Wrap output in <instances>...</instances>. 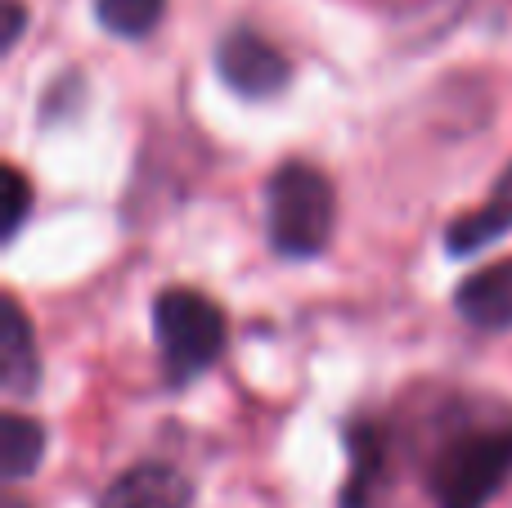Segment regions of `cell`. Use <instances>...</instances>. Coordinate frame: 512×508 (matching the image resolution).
Masks as SVG:
<instances>
[{
	"label": "cell",
	"instance_id": "12",
	"mask_svg": "<svg viewBox=\"0 0 512 508\" xmlns=\"http://www.w3.org/2000/svg\"><path fill=\"white\" fill-rule=\"evenodd\" d=\"M18 32H23V5H18V0H5V50L18 41Z\"/></svg>",
	"mask_w": 512,
	"mask_h": 508
},
{
	"label": "cell",
	"instance_id": "10",
	"mask_svg": "<svg viewBox=\"0 0 512 508\" xmlns=\"http://www.w3.org/2000/svg\"><path fill=\"white\" fill-rule=\"evenodd\" d=\"M162 14H167V0H95V18L126 41L149 36L162 23Z\"/></svg>",
	"mask_w": 512,
	"mask_h": 508
},
{
	"label": "cell",
	"instance_id": "11",
	"mask_svg": "<svg viewBox=\"0 0 512 508\" xmlns=\"http://www.w3.org/2000/svg\"><path fill=\"white\" fill-rule=\"evenodd\" d=\"M27 212V180L18 167H5V239H14Z\"/></svg>",
	"mask_w": 512,
	"mask_h": 508
},
{
	"label": "cell",
	"instance_id": "4",
	"mask_svg": "<svg viewBox=\"0 0 512 508\" xmlns=\"http://www.w3.org/2000/svg\"><path fill=\"white\" fill-rule=\"evenodd\" d=\"M216 72H221V81L234 90V95L270 99V95H279V90L288 86L292 68H288V59L265 41V36L239 27V32H230L221 45H216Z\"/></svg>",
	"mask_w": 512,
	"mask_h": 508
},
{
	"label": "cell",
	"instance_id": "3",
	"mask_svg": "<svg viewBox=\"0 0 512 508\" xmlns=\"http://www.w3.org/2000/svg\"><path fill=\"white\" fill-rule=\"evenodd\" d=\"M153 338L171 383H189L225 351V311L194 288H167L153 302Z\"/></svg>",
	"mask_w": 512,
	"mask_h": 508
},
{
	"label": "cell",
	"instance_id": "13",
	"mask_svg": "<svg viewBox=\"0 0 512 508\" xmlns=\"http://www.w3.org/2000/svg\"><path fill=\"white\" fill-rule=\"evenodd\" d=\"M0 508H27V504H23V500H18V495H9V500H5V504H0Z\"/></svg>",
	"mask_w": 512,
	"mask_h": 508
},
{
	"label": "cell",
	"instance_id": "2",
	"mask_svg": "<svg viewBox=\"0 0 512 508\" xmlns=\"http://www.w3.org/2000/svg\"><path fill=\"white\" fill-rule=\"evenodd\" d=\"M512 477V428H472L445 441L432 459L436 508H486Z\"/></svg>",
	"mask_w": 512,
	"mask_h": 508
},
{
	"label": "cell",
	"instance_id": "1",
	"mask_svg": "<svg viewBox=\"0 0 512 508\" xmlns=\"http://www.w3.org/2000/svg\"><path fill=\"white\" fill-rule=\"evenodd\" d=\"M337 221L333 180L310 162H288L265 185V225L283 257H315L328 248Z\"/></svg>",
	"mask_w": 512,
	"mask_h": 508
},
{
	"label": "cell",
	"instance_id": "7",
	"mask_svg": "<svg viewBox=\"0 0 512 508\" xmlns=\"http://www.w3.org/2000/svg\"><path fill=\"white\" fill-rule=\"evenodd\" d=\"M504 234H512V162L504 176L495 180L486 203L463 212L459 221L445 230V248H450L454 257H468V252H481L486 243L504 239Z\"/></svg>",
	"mask_w": 512,
	"mask_h": 508
},
{
	"label": "cell",
	"instance_id": "5",
	"mask_svg": "<svg viewBox=\"0 0 512 508\" xmlns=\"http://www.w3.org/2000/svg\"><path fill=\"white\" fill-rule=\"evenodd\" d=\"M189 504H194V486L171 464H140L99 495V508H189Z\"/></svg>",
	"mask_w": 512,
	"mask_h": 508
},
{
	"label": "cell",
	"instance_id": "8",
	"mask_svg": "<svg viewBox=\"0 0 512 508\" xmlns=\"http://www.w3.org/2000/svg\"><path fill=\"white\" fill-rule=\"evenodd\" d=\"M0 387L9 396H27L36 383H41V365H36V347H32V333H27V315L14 297L0 302Z\"/></svg>",
	"mask_w": 512,
	"mask_h": 508
},
{
	"label": "cell",
	"instance_id": "9",
	"mask_svg": "<svg viewBox=\"0 0 512 508\" xmlns=\"http://www.w3.org/2000/svg\"><path fill=\"white\" fill-rule=\"evenodd\" d=\"M45 459V428L36 419H23V414H5L0 423V464H5V477L23 482L41 468Z\"/></svg>",
	"mask_w": 512,
	"mask_h": 508
},
{
	"label": "cell",
	"instance_id": "6",
	"mask_svg": "<svg viewBox=\"0 0 512 508\" xmlns=\"http://www.w3.org/2000/svg\"><path fill=\"white\" fill-rule=\"evenodd\" d=\"M454 306L481 333L512 329V257L463 279L459 293H454Z\"/></svg>",
	"mask_w": 512,
	"mask_h": 508
}]
</instances>
